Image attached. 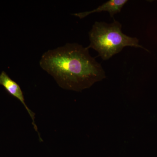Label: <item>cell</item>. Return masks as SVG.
<instances>
[{"label":"cell","instance_id":"7a4b0ae2","mask_svg":"<svg viewBox=\"0 0 157 157\" xmlns=\"http://www.w3.org/2000/svg\"><path fill=\"white\" fill-rule=\"evenodd\" d=\"M89 37L90 42L87 48L95 50L98 56L104 61L109 59L128 46L142 48L150 52L139 44L137 38L124 34L121 24L115 19L110 23L95 21L89 32Z\"/></svg>","mask_w":157,"mask_h":157},{"label":"cell","instance_id":"3957f363","mask_svg":"<svg viewBox=\"0 0 157 157\" xmlns=\"http://www.w3.org/2000/svg\"><path fill=\"white\" fill-rule=\"evenodd\" d=\"M0 85L2 86L4 88L10 95L17 98L25 107L32 120L33 125L36 132H38V128L35 123V114L29 109L27 106L22 90L19 85L16 82L12 80L6 72L2 71L0 73Z\"/></svg>","mask_w":157,"mask_h":157},{"label":"cell","instance_id":"277c9868","mask_svg":"<svg viewBox=\"0 0 157 157\" xmlns=\"http://www.w3.org/2000/svg\"><path fill=\"white\" fill-rule=\"evenodd\" d=\"M128 2V0H109L91 11L75 13L73 15L82 19L93 13L106 11L109 13L110 17H113L115 14L120 13L124 6Z\"/></svg>","mask_w":157,"mask_h":157},{"label":"cell","instance_id":"6da1fadb","mask_svg":"<svg viewBox=\"0 0 157 157\" xmlns=\"http://www.w3.org/2000/svg\"><path fill=\"white\" fill-rule=\"evenodd\" d=\"M39 65L64 89L80 92L106 78L101 63L90 55L89 49L77 43L45 52Z\"/></svg>","mask_w":157,"mask_h":157}]
</instances>
